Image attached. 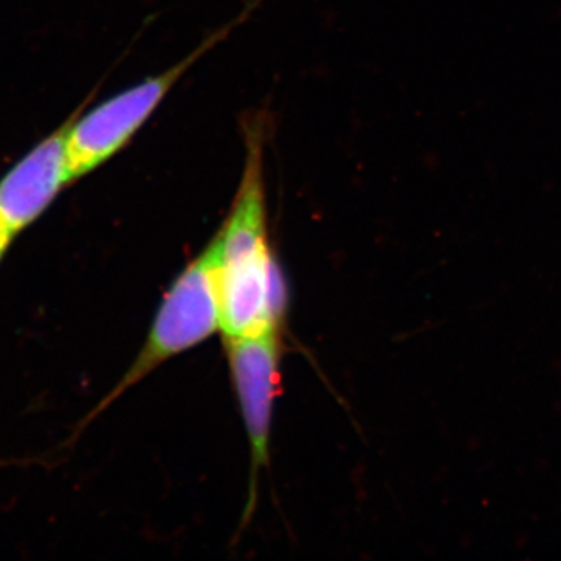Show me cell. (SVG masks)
Returning <instances> with one entry per match:
<instances>
[{
	"instance_id": "cell-3",
	"label": "cell",
	"mask_w": 561,
	"mask_h": 561,
	"mask_svg": "<svg viewBox=\"0 0 561 561\" xmlns=\"http://www.w3.org/2000/svg\"><path fill=\"white\" fill-rule=\"evenodd\" d=\"M231 31L230 25L179 65L172 66L160 76L144 80L130 90L121 92L88 111L84 116L66 124V150L72 180H79L111 160L117 151L130 142L133 136L149 121L162 99L175 87L184 72L198 58L216 46Z\"/></svg>"
},
{
	"instance_id": "cell-1",
	"label": "cell",
	"mask_w": 561,
	"mask_h": 561,
	"mask_svg": "<svg viewBox=\"0 0 561 561\" xmlns=\"http://www.w3.org/2000/svg\"><path fill=\"white\" fill-rule=\"evenodd\" d=\"M238 197L214 238L219 245L221 334L242 337L283 327L286 287L268 241L260 136H250Z\"/></svg>"
},
{
	"instance_id": "cell-5",
	"label": "cell",
	"mask_w": 561,
	"mask_h": 561,
	"mask_svg": "<svg viewBox=\"0 0 561 561\" xmlns=\"http://www.w3.org/2000/svg\"><path fill=\"white\" fill-rule=\"evenodd\" d=\"M73 183L66 150V124L33 147L0 180V234L11 241L32 227Z\"/></svg>"
},
{
	"instance_id": "cell-2",
	"label": "cell",
	"mask_w": 561,
	"mask_h": 561,
	"mask_svg": "<svg viewBox=\"0 0 561 561\" xmlns=\"http://www.w3.org/2000/svg\"><path fill=\"white\" fill-rule=\"evenodd\" d=\"M217 267L219 245L214 238L165 291L138 357L121 381L81 421L80 431L162 364L202 345L221 330Z\"/></svg>"
},
{
	"instance_id": "cell-6",
	"label": "cell",
	"mask_w": 561,
	"mask_h": 561,
	"mask_svg": "<svg viewBox=\"0 0 561 561\" xmlns=\"http://www.w3.org/2000/svg\"><path fill=\"white\" fill-rule=\"evenodd\" d=\"M11 243L10 238H7V236L0 234V262H2L3 257H5L7 251H9Z\"/></svg>"
},
{
	"instance_id": "cell-4",
	"label": "cell",
	"mask_w": 561,
	"mask_h": 561,
	"mask_svg": "<svg viewBox=\"0 0 561 561\" xmlns=\"http://www.w3.org/2000/svg\"><path fill=\"white\" fill-rule=\"evenodd\" d=\"M283 327L242 337H224L225 354L239 408H241L247 437L250 443V494L245 522L253 515L257 500V478L271 460L273 405L280 381Z\"/></svg>"
}]
</instances>
